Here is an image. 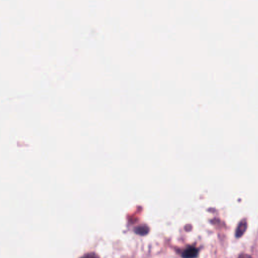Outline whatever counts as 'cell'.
<instances>
[{"label": "cell", "instance_id": "cell-1", "mask_svg": "<svg viewBox=\"0 0 258 258\" xmlns=\"http://www.w3.org/2000/svg\"><path fill=\"white\" fill-rule=\"evenodd\" d=\"M199 254V249L196 246H188L182 252V258H196Z\"/></svg>", "mask_w": 258, "mask_h": 258}, {"label": "cell", "instance_id": "cell-2", "mask_svg": "<svg viewBox=\"0 0 258 258\" xmlns=\"http://www.w3.org/2000/svg\"><path fill=\"white\" fill-rule=\"evenodd\" d=\"M246 227H247L246 221H245V220H242V221L240 222V224L238 225V227H237V230H236V237H241V236L244 234V232H245V230H246Z\"/></svg>", "mask_w": 258, "mask_h": 258}, {"label": "cell", "instance_id": "cell-5", "mask_svg": "<svg viewBox=\"0 0 258 258\" xmlns=\"http://www.w3.org/2000/svg\"><path fill=\"white\" fill-rule=\"evenodd\" d=\"M238 258H252L251 256H249L248 254H241Z\"/></svg>", "mask_w": 258, "mask_h": 258}, {"label": "cell", "instance_id": "cell-4", "mask_svg": "<svg viewBox=\"0 0 258 258\" xmlns=\"http://www.w3.org/2000/svg\"><path fill=\"white\" fill-rule=\"evenodd\" d=\"M81 258H100V257L97 254H95V253H87L86 255H84Z\"/></svg>", "mask_w": 258, "mask_h": 258}, {"label": "cell", "instance_id": "cell-3", "mask_svg": "<svg viewBox=\"0 0 258 258\" xmlns=\"http://www.w3.org/2000/svg\"><path fill=\"white\" fill-rule=\"evenodd\" d=\"M135 231H136L138 234H140V235H144V234H146V233L148 232V228L143 225V226H141V227L136 228Z\"/></svg>", "mask_w": 258, "mask_h": 258}]
</instances>
